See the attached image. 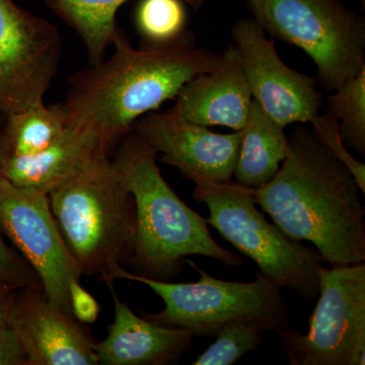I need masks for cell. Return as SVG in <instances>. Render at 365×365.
Instances as JSON below:
<instances>
[{"label":"cell","instance_id":"cell-1","mask_svg":"<svg viewBox=\"0 0 365 365\" xmlns=\"http://www.w3.org/2000/svg\"><path fill=\"white\" fill-rule=\"evenodd\" d=\"M108 58L69 76L59 103L66 124L93 132L109 153L141 117L175 100L189 81L220 60V54L197 47L189 31L167 44L135 48L117 28Z\"/></svg>","mask_w":365,"mask_h":365},{"label":"cell","instance_id":"cell-2","mask_svg":"<svg viewBox=\"0 0 365 365\" xmlns=\"http://www.w3.org/2000/svg\"><path fill=\"white\" fill-rule=\"evenodd\" d=\"M360 192L349 168L314 131L299 125L279 170L254 188V197L288 237L312 242L322 261L336 267L365 263Z\"/></svg>","mask_w":365,"mask_h":365},{"label":"cell","instance_id":"cell-3","mask_svg":"<svg viewBox=\"0 0 365 365\" xmlns=\"http://www.w3.org/2000/svg\"><path fill=\"white\" fill-rule=\"evenodd\" d=\"M158 153L132 130L118 144L113 158L122 182L133 197L137 237L131 265L150 279L170 281L189 256H203L240 267L239 255L210 235L207 218L189 207L163 179Z\"/></svg>","mask_w":365,"mask_h":365},{"label":"cell","instance_id":"cell-4","mask_svg":"<svg viewBox=\"0 0 365 365\" xmlns=\"http://www.w3.org/2000/svg\"><path fill=\"white\" fill-rule=\"evenodd\" d=\"M55 222L81 275L114 282L131 265L137 225L133 197L109 157L98 148L73 179L49 195Z\"/></svg>","mask_w":365,"mask_h":365},{"label":"cell","instance_id":"cell-5","mask_svg":"<svg viewBox=\"0 0 365 365\" xmlns=\"http://www.w3.org/2000/svg\"><path fill=\"white\" fill-rule=\"evenodd\" d=\"M192 264L199 279L192 283H175L144 277L128 272L124 267L113 280L125 279L143 283L165 304L160 313H143L158 325L177 327L192 331L197 337L215 336L234 322H247L264 331L277 332L289 325L290 313L281 288L261 272L251 282H237L213 277Z\"/></svg>","mask_w":365,"mask_h":365},{"label":"cell","instance_id":"cell-6","mask_svg":"<svg viewBox=\"0 0 365 365\" xmlns=\"http://www.w3.org/2000/svg\"><path fill=\"white\" fill-rule=\"evenodd\" d=\"M191 181L194 199L208 207V225L225 241L252 259L261 273L280 288L307 299L318 297L322 266L318 251L290 239L269 222L257 208L254 188L232 180L193 178Z\"/></svg>","mask_w":365,"mask_h":365},{"label":"cell","instance_id":"cell-7","mask_svg":"<svg viewBox=\"0 0 365 365\" xmlns=\"http://www.w3.org/2000/svg\"><path fill=\"white\" fill-rule=\"evenodd\" d=\"M265 32L314 62L319 85L334 91L365 69V21L341 0H249Z\"/></svg>","mask_w":365,"mask_h":365},{"label":"cell","instance_id":"cell-8","mask_svg":"<svg viewBox=\"0 0 365 365\" xmlns=\"http://www.w3.org/2000/svg\"><path fill=\"white\" fill-rule=\"evenodd\" d=\"M309 331H277L290 365L365 364V263L319 268Z\"/></svg>","mask_w":365,"mask_h":365},{"label":"cell","instance_id":"cell-9","mask_svg":"<svg viewBox=\"0 0 365 365\" xmlns=\"http://www.w3.org/2000/svg\"><path fill=\"white\" fill-rule=\"evenodd\" d=\"M61 55V34L54 24L13 0H0V115L44 103Z\"/></svg>","mask_w":365,"mask_h":365},{"label":"cell","instance_id":"cell-10","mask_svg":"<svg viewBox=\"0 0 365 365\" xmlns=\"http://www.w3.org/2000/svg\"><path fill=\"white\" fill-rule=\"evenodd\" d=\"M0 234L32 266L53 306L72 314L69 283L81 280V273L60 234L49 196L0 176Z\"/></svg>","mask_w":365,"mask_h":365},{"label":"cell","instance_id":"cell-11","mask_svg":"<svg viewBox=\"0 0 365 365\" xmlns=\"http://www.w3.org/2000/svg\"><path fill=\"white\" fill-rule=\"evenodd\" d=\"M265 33L254 18L240 19L232 28L253 100L283 128L312 123L323 107L316 79L288 67Z\"/></svg>","mask_w":365,"mask_h":365},{"label":"cell","instance_id":"cell-12","mask_svg":"<svg viewBox=\"0 0 365 365\" xmlns=\"http://www.w3.org/2000/svg\"><path fill=\"white\" fill-rule=\"evenodd\" d=\"M133 130L187 179L230 181L234 177L242 132L220 134L185 119L172 109L141 117Z\"/></svg>","mask_w":365,"mask_h":365},{"label":"cell","instance_id":"cell-13","mask_svg":"<svg viewBox=\"0 0 365 365\" xmlns=\"http://www.w3.org/2000/svg\"><path fill=\"white\" fill-rule=\"evenodd\" d=\"M7 314L28 365H97L95 341L71 314L53 306L42 287L9 292Z\"/></svg>","mask_w":365,"mask_h":365},{"label":"cell","instance_id":"cell-14","mask_svg":"<svg viewBox=\"0 0 365 365\" xmlns=\"http://www.w3.org/2000/svg\"><path fill=\"white\" fill-rule=\"evenodd\" d=\"M252 103L241 56L232 44L220 55L215 68L182 86L172 110L194 123L240 131L248 119Z\"/></svg>","mask_w":365,"mask_h":365},{"label":"cell","instance_id":"cell-15","mask_svg":"<svg viewBox=\"0 0 365 365\" xmlns=\"http://www.w3.org/2000/svg\"><path fill=\"white\" fill-rule=\"evenodd\" d=\"M114 302V322L107 337L96 343L98 364L167 365L177 364L193 343L187 329L158 325L137 316L120 299L114 282H107Z\"/></svg>","mask_w":365,"mask_h":365},{"label":"cell","instance_id":"cell-16","mask_svg":"<svg viewBox=\"0 0 365 365\" xmlns=\"http://www.w3.org/2000/svg\"><path fill=\"white\" fill-rule=\"evenodd\" d=\"M100 148V140L93 132L67 125L45 150L25 157L9 155L0 176L16 186L49 196L73 179Z\"/></svg>","mask_w":365,"mask_h":365},{"label":"cell","instance_id":"cell-17","mask_svg":"<svg viewBox=\"0 0 365 365\" xmlns=\"http://www.w3.org/2000/svg\"><path fill=\"white\" fill-rule=\"evenodd\" d=\"M242 141L234 176L237 182L258 188L270 181L289 153L284 128L253 100L242 129Z\"/></svg>","mask_w":365,"mask_h":365},{"label":"cell","instance_id":"cell-18","mask_svg":"<svg viewBox=\"0 0 365 365\" xmlns=\"http://www.w3.org/2000/svg\"><path fill=\"white\" fill-rule=\"evenodd\" d=\"M129 0H44L60 20L78 34L90 64L106 57L117 30L118 9ZM198 11L206 0H182Z\"/></svg>","mask_w":365,"mask_h":365},{"label":"cell","instance_id":"cell-19","mask_svg":"<svg viewBox=\"0 0 365 365\" xmlns=\"http://www.w3.org/2000/svg\"><path fill=\"white\" fill-rule=\"evenodd\" d=\"M2 134L9 155H35L54 143L67 126L61 106L45 103L32 106L4 118Z\"/></svg>","mask_w":365,"mask_h":365},{"label":"cell","instance_id":"cell-20","mask_svg":"<svg viewBox=\"0 0 365 365\" xmlns=\"http://www.w3.org/2000/svg\"><path fill=\"white\" fill-rule=\"evenodd\" d=\"M327 113L336 118L343 143L365 155V69L333 91Z\"/></svg>","mask_w":365,"mask_h":365},{"label":"cell","instance_id":"cell-21","mask_svg":"<svg viewBox=\"0 0 365 365\" xmlns=\"http://www.w3.org/2000/svg\"><path fill=\"white\" fill-rule=\"evenodd\" d=\"M135 23L144 44H167L188 31L182 0H143L136 9Z\"/></svg>","mask_w":365,"mask_h":365},{"label":"cell","instance_id":"cell-22","mask_svg":"<svg viewBox=\"0 0 365 365\" xmlns=\"http://www.w3.org/2000/svg\"><path fill=\"white\" fill-rule=\"evenodd\" d=\"M264 330L255 324L234 322L215 334L216 339L197 357L193 365H232L257 349L264 339Z\"/></svg>","mask_w":365,"mask_h":365},{"label":"cell","instance_id":"cell-23","mask_svg":"<svg viewBox=\"0 0 365 365\" xmlns=\"http://www.w3.org/2000/svg\"><path fill=\"white\" fill-rule=\"evenodd\" d=\"M28 287H42L37 273L18 251L9 248L0 237V288L14 292Z\"/></svg>","mask_w":365,"mask_h":365},{"label":"cell","instance_id":"cell-24","mask_svg":"<svg viewBox=\"0 0 365 365\" xmlns=\"http://www.w3.org/2000/svg\"><path fill=\"white\" fill-rule=\"evenodd\" d=\"M312 124L314 127V133L349 168L359 182L360 190L364 194L365 165L364 163L355 160L347 150V146L341 138L337 119L329 113H326V114H319L312 121Z\"/></svg>","mask_w":365,"mask_h":365},{"label":"cell","instance_id":"cell-25","mask_svg":"<svg viewBox=\"0 0 365 365\" xmlns=\"http://www.w3.org/2000/svg\"><path fill=\"white\" fill-rule=\"evenodd\" d=\"M9 294L0 297V365H28L25 352L7 314Z\"/></svg>","mask_w":365,"mask_h":365},{"label":"cell","instance_id":"cell-26","mask_svg":"<svg viewBox=\"0 0 365 365\" xmlns=\"http://www.w3.org/2000/svg\"><path fill=\"white\" fill-rule=\"evenodd\" d=\"M69 300L71 313L76 321L88 325L96 323L101 312L100 304L81 287L79 280L73 279L69 283Z\"/></svg>","mask_w":365,"mask_h":365},{"label":"cell","instance_id":"cell-27","mask_svg":"<svg viewBox=\"0 0 365 365\" xmlns=\"http://www.w3.org/2000/svg\"><path fill=\"white\" fill-rule=\"evenodd\" d=\"M9 151L6 139H4V134L0 130V170H1L2 165H4V160L9 158Z\"/></svg>","mask_w":365,"mask_h":365},{"label":"cell","instance_id":"cell-28","mask_svg":"<svg viewBox=\"0 0 365 365\" xmlns=\"http://www.w3.org/2000/svg\"><path fill=\"white\" fill-rule=\"evenodd\" d=\"M9 292H9V290L2 289V288H0V297H4V295H6Z\"/></svg>","mask_w":365,"mask_h":365},{"label":"cell","instance_id":"cell-29","mask_svg":"<svg viewBox=\"0 0 365 365\" xmlns=\"http://www.w3.org/2000/svg\"><path fill=\"white\" fill-rule=\"evenodd\" d=\"M4 121V116H1V115H0V124L2 123V122Z\"/></svg>","mask_w":365,"mask_h":365},{"label":"cell","instance_id":"cell-30","mask_svg":"<svg viewBox=\"0 0 365 365\" xmlns=\"http://www.w3.org/2000/svg\"><path fill=\"white\" fill-rule=\"evenodd\" d=\"M359 1L362 2V4H364V0H359Z\"/></svg>","mask_w":365,"mask_h":365}]
</instances>
